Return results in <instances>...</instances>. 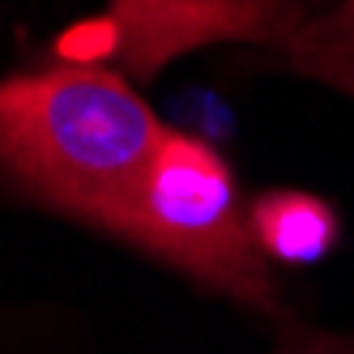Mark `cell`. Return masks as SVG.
Returning <instances> with one entry per match:
<instances>
[{
	"label": "cell",
	"instance_id": "cell-1",
	"mask_svg": "<svg viewBox=\"0 0 354 354\" xmlns=\"http://www.w3.org/2000/svg\"><path fill=\"white\" fill-rule=\"evenodd\" d=\"M111 68L56 64L0 82V167L52 209L111 226L167 141Z\"/></svg>",
	"mask_w": 354,
	"mask_h": 354
},
{
	"label": "cell",
	"instance_id": "cell-2",
	"mask_svg": "<svg viewBox=\"0 0 354 354\" xmlns=\"http://www.w3.org/2000/svg\"><path fill=\"white\" fill-rule=\"evenodd\" d=\"M107 231L239 303L273 308L269 252L257 239L235 175L214 145L188 133H167L158 158Z\"/></svg>",
	"mask_w": 354,
	"mask_h": 354
},
{
	"label": "cell",
	"instance_id": "cell-3",
	"mask_svg": "<svg viewBox=\"0 0 354 354\" xmlns=\"http://www.w3.org/2000/svg\"><path fill=\"white\" fill-rule=\"evenodd\" d=\"M273 47L295 73L354 98V0H324L320 13H299Z\"/></svg>",
	"mask_w": 354,
	"mask_h": 354
},
{
	"label": "cell",
	"instance_id": "cell-4",
	"mask_svg": "<svg viewBox=\"0 0 354 354\" xmlns=\"http://www.w3.org/2000/svg\"><path fill=\"white\" fill-rule=\"evenodd\" d=\"M252 226L269 257L277 261H316L333 243V214L320 201L299 192H273L252 209Z\"/></svg>",
	"mask_w": 354,
	"mask_h": 354
}]
</instances>
